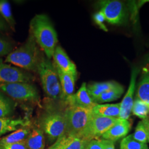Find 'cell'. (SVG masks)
Here are the masks:
<instances>
[{
	"mask_svg": "<svg viewBox=\"0 0 149 149\" xmlns=\"http://www.w3.org/2000/svg\"><path fill=\"white\" fill-rule=\"evenodd\" d=\"M101 140L104 146V149H116L114 142L103 139H101Z\"/></svg>",
	"mask_w": 149,
	"mask_h": 149,
	"instance_id": "obj_32",
	"label": "cell"
},
{
	"mask_svg": "<svg viewBox=\"0 0 149 149\" xmlns=\"http://www.w3.org/2000/svg\"><path fill=\"white\" fill-rule=\"evenodd\" d=\"M8 26L5 21L0 16V32L5 31L7 29Z\"/></svg>",
	"mask_w": 149,
	"mask_h": 149,
	"instance_id": "obj_33",
	"label": "cell"
},
{
	"mask_svg": "<svg viewBox=\"0 0 149 149\" xmlns=\"http://www.w3.org/2000/svg\"><path fill=\"white\" fill-rule=\"evenodd\" d=\"M54 65L57 69L66 74H74L77 76L76 65L71 60L68 54L61 46H57L53 56Z\"/></svg>",
	"mask_w": 149,
	"mask_h": 149,
	"instance_id": "obj_11",
	"label": "cell"
},
{
	"mask_svg": "<svg viewBox=\"0 0 149 149\" xmlns=\"http://www.w3.org/2000/svg\"><path fill=\"white\" fill-rule=\"evenodd\" d=\"M32 74L0 60V84L16 82L30 83L33 80Z\"/></svg>",
	"mask_w": 149,
	"mask_h": 149,
	"instance_id": "obj_9",
	"label": "cell"
},
{
	"mask_svg": "<svg viewBox=\"0 0 149 149\" xmlns=\"http://www.w3.org/2000/svg\"><path fill=\"white\" fill-rule=\"evenodd\" d=\"M31 133L28 128H19L13 133L0 139V146L15 144L25 140Z\"/></svg>",
	"mask_w": 149,
	"mask_h": 149,
	"instance_id": "obj_20",
	"label": "cell"
},
{
	"mask_svg": "<svg viewBox=\"0 0 149 149\" xmlns=\"http://www.w3.org/2000/svg\"><path fill=\"white\" fill-rule=\"evenodd\" d=\"M137 98L149 107V69L145 70L137 90Z\"/></svg>",
	"mask_w": 149,
	"mask_h": 149,
	"instance_id": "obj_21",
	"label": "cell"
},
{
	"mask_svg": "<svg viewBox=\"0 0 149 149\" xmlns=\"http://www.w3.org/2000/svg\"><path fill=\"white\" fill-rule=\"evenodd\" d=\"M15 103L0 91V118H7L15 109Z\"/></svg>",
	"mask_w": 149,
	"mask_h": 149,
	"instance_id": "obj_24",
	"label": "cell"
},
{
	"mask_svg": "<svg viewBox=\"0 0 149 149\" xmlns=\"http://www.w3.org/2000/svg\"><path fill=\"white\" fill-rule=\"evenodd\" d=\"M119 84L115 81H108L104 82H95L87 86V90L91 98L93 101L101 94L112 90Z\"/></svg>",
	"mask_w": 149,
	"mask_h": 149,
	"instance_id": "obj_18",
	"label": "cell"
},
{
	"mask_svg": "<svg viewBox=\"0 0 149 149\" xmlns=\"http://www.w3.org/2000/svg\"><path fill=\"white\" fill-rule=\"evenodd\" d=\"M124 90L122 86L119 84L116 87L112 88V90L101 94L93 102L97 104H100V103L116 101L121 97L124 92Z\"/></svg>",
	"mask_w": 149,
	"mask_h": 149,
	"instance_id": "obj_23",
	"label": "cell"
},
{
	"mask_svg": "<svg viewBox=\"0 0 149 149\" xmlns=\"http://www.w3.org/2000/svg\"><path fill=\"white\" fill-rule=\"evenodd\" d=\"M28 149H45V137L40 129H34L24 140Z\"/></svg>",
	"mask_w": 149,
	"mask_h": 149,
	"instance_id": "obj_19",
	"label": "cell"
},
{
	"mask_svg": "<svg viewBox=\"0 0 149 149\" xmlns=\"http://www.w3.org/2000/svg\"><path fill=\"white\" fill-rule=\"evenodd\" d=\"M134 139L139 142L149 143V119L148 118L139 122L133 134Z\"/></svg>",
	"mask_w": 149,
	"mask_h": 149,
	"instance_id": "obj_22",
	"label": "cell"
},
{
	"mask_svg": "<svg viewBox=\"0 0 149 149\" xmlns=\"http://www.w3.org/2000/svg\"><path fill=\"white\" fill-rule=\"evenodd\" d=\"M30 122L27 119H12L9 118H0V136L5 134L16 131L21 127L29 126Z\"/></svg>",
	"mask_w": 149,
	"mask_h": 149,
	"instance_id": "obj_16",
	"label": "cell"
},
{
	"mask_svg": "<svg viewBox=\"0 0 149 149\" xmlns=\"http://www.w3.org/2000/svg\"><path fill=\"white\" fill-rule=\"evenodd\" d=\"M120 149H148L149 147L147 144L139 142L135 140L133 134H132L123 139L120 144Z\"/></svg>",
	"mask_w": 149,
	"mask_h": 149,
	"instance_id": "obj_26",
	"label": "cell"
},
{
	"mask_svg": "<svg viewBox=\"0 0 149 149\" xmlns=\"http://www.w3.org/2000/svg\"><path fill=\"white\" fill-rule=\"evenodd\" d=\"M0 16L8 24L12 29L15 30L16 23L11 11V5L8 1L0 0Z\"/></svg>",
	"mask_w": 149,
	"mask_h": 149,
	"instance_id": "obj_25",
	"label": "cell"
},
{
	"mask_svg": "<svg viewBox=\"0 0 149 149\" xmlns=\"http://www.w3.org/2000/svg\"><path fill=\"white\" fill-rule=\"evenodd\" d=\"M84 149H104L101 139L86 141Z\"/></svg>",
	"mask_w": 149,
	"mask_h": 149,
	"instance_id": "obj_30",
	"label": "cell"
},
{
	"mask_svg": "<svg viewBox=\"0 0 149 149\" xmlns=\"http://www.w3.org/2000/svg\"><path fill=\"white\" fill-rule=\"evenodd\" d=\"M137 74V69H134L133 70L128 91L124 97L122 102L120 103V114L119 118L120 119L128 120L130 117L133 106L134 93L135 89V82Z\"/></svg>",
	"mask_w": 149,
	"mask_h": 149,
	"instance_id": "obj_12",
	"label": "cell"
},
{
	"mask_svg": "<svg viewBox=\"0 0 149 149\" xmlns=\"http://www.w3.org/2000/svg\"><path fill=\"white\" fill-rule=\"evenodd\" d=\"M86 141L65 134L48 149H84Z\"/></svg>",
	"mask_w": 149,
	"mask_h": 149,
	"instance_id": "obj_15",
	"label": "cell"
},
{
	"mask_svg": "<svg viewBox=\"0 0 149 149\" xmlns=\"http://www.w3.org/2000/svg\"><path fill=\"white\" fill-rule=\"evenodd\" d=\"M65 104L68 106L81 107L90 110H92L97 104L92 101L89 95L85 82L82 84L80 89L75 94L70 97Z\"/></svg>",
	"mask_w": 149,
	"mask_h": 149,
	"instance_id": "obj_10",
	"label": "cell"
},
{
	"mask_svg": "<svg viewBox=\"0 0 149 149\" xmlns=\"http://www.w3.org/2000/svg\"><path fill=\"white\" fill-rule=\"evenodd\" d=\"M40 57L37 44L32 34H30L22 45L7 55L5 62L28 71L36 72Z\"/></svg>",
	"mask_w": 149,
	"mask_h": 149,
	"instance_id": "obj_2",
	"label": "cell"
},
{
	"mask_svg": "<svg viewBox=\"0 0 149 149\" xmlns=\"http://www.w3.org/2000/svg\"><path fill=\"white\" fill-rule=\"evenodd\" d=\"M0 149H28L24 140L15 144H10L3 146H0Z\"/></svg>",
	"mask_w": 149,
	"mask_h": 149,
	"instance_id": "obj_31",
	"label": "cell"
},
{
	"mask_svg": "<svg viewBox=\"0 0 149 149\" xmlns=\"http://www.w3.org/2000/svg\"></svg>",
	"mask_w": 149,
	"mask_h": 149,
	"instance_id": "obj_34",
	"label": "cell"
},
{
	"mask_svg": "<svg viewBox=\"0 0 149 149\" xmlns=\"http://www.w3.org/2000/svg\"><path fill=\"white\" fill-rule=\"evenodd\" d=\"M100 11L106 21L115 25L125 24L128 19V10L125 4L119 1H101L99 2Z\"/></svg>",
	"mask_w": 149,
	"mask_h": 149,
	"instance_id": "obj_8",
	"label": "cell"
},
{
	"mask_svg": "<svg viewBox=\"0 0 149 149\" xmlns=\"http://www.w3.org/2000/svg\"><path fill=\"white\" fill-rule=\"evenodd\" d=\"M13 46L11 42L0 37V58L8 55L12 51Z\"/></svg>",
	"mask_w": 149,
	"mask_h": 149,
	"instance_id": "obj_28",
	"label": "cell"
},
{
	"mask_svg": "<svg viewBox=\"0 0 149 149\" xmlns=\"http://www.w3.org/2000/svg\"><path fill=\"white\" fill-rule=\"evenodd\" d=\"M0 90L12 99L19 101H38L39 99L37 87L31 83L0 84Z\"/></svg>",
	"mask_w": 149,
	"mask_h": 149,
	"instance_id": "obj_6",
	"label": "cell"
},
{
	"mask_svg": "<svg viewBox=\"0 0 149 149\" xmlns=\"http://www.w3.org/2000/svg\"><path fill=\"white\" fill-rule=\"evenodd\" d=\"M56 70L61 87V95L60 100L65 103L70 97L74 94L75 81L77 76L64 73L57 69Z\"/></svg>",
	"mask_w": 149,
	"mask_h": 149,
	"instance_id": "obj_14",
	"label": "cell"
},
{
	"mask_svg": "<svg viewBox=\"0 0 149 149\" xmlns=\"http://www.w3.org/2000/svg\"><path fill=\"white\" fill-rule=\"evenodd\" d=\"M66 120V134L79 138L93 116L92 110L68 106L64 111Z\"/></svg>",
	"mask_w": 149,
	"mask_h": 149,
	"instance_id": "obj_4",
	"label": "cell"
},
{
	"mask_svg": "<svg viewBox=\"0 0 149 149\" xmlns=\"http://www.w3.org/2000/svg\"><path fill=\"white\" fill-rule=\"evenodd\" d=\"M93 20L101 29L106 32L108 31L107 28L104 24V22L106 21L105 17L101 11H100L94 15Z\"/></svg>",
	"mask_w": 149,
	"mask_h": 149,
	"instance_id": "obj_29",
	"label": "cell"
},
{
	"mask_svg": "<svg viewBox=\"0 0 149 149\" xmlns=\"http://www.w3.org/2000/svg\"><path fill=\"white\" fill-rule=\"evenodd\" d=\"M30 32L47 58L51 59L57 47L58 39L56 32L48 16L43 14L34 16L30 22Z\"/></svg>",
	"mask_w": 149,
	"mask_h": 149,
	"instance_id": "obj_1",
	"label": "cell"
},
{
	"mask_svg": "<svg viewBox=\"0 0 149 149\" xmlns=\"http://www.w3.org/2000/svg\"><path fill=\"white\" fill-rule=\"evenodd\" d=\"M131 129V123L128 120L120 119L101 136L102 139L113 142L125 137Z\"/></svg>",
	"mask_w": 149,
	"mask_h": 149,
	"instance_id": "obj_13",
	"label": "cell"
},
{
	"mask_svg": "<svg viewBox=\"0 0 149 149\" xmlns=\"http://www.w3.org/2000/svg\"><path fill=\"white\" fill-rule=\"evenodd\" d=\"M120 103L97 104L92 112L93 115L104 117L119 119Z\"/></svg>",
	"mask_w": 149,
	"mask_h": 149,
	"instance_id": "obj_17",
	"label": "cell"
},
{
	"mask_svg": "<svg viewBox=\"0 0 149 149\" xmlns=\"http://www.w3.org/2000/svg\"><path fill=\"white\" fill-rule=\"evenodd\" d=\"M119 120L120 119L104 117L93 114L87 125L78 138L85 141L98 140Z\"/></svg>",
	"mask_w": 149,
	"mask_h": 149,
	"instance_id": "obj_7",
	"label": "cell"
},
{
	"mask_svg": "<svg viewBox=\"0 0 149 149\" xmlns=\"http://www.w3.org/2000/svg\"><path fill=\"white\" fill-rule=\"evenodd\" d=\"M43 90L50 98L60 99L61 87L56 69L50 59L41 55L38 66Z\"/></svg>",
	"mask_w": 149,
	"mask_h": 149,
	"instance_id": "obj_3",
	"label": "cell"
},
{
	"mask_svg": "<svg viewBox=\"0 0 149 149\" xmlns=\"http://www.w3.org/2000/svg\"><path fill=\"white\" fill-rule=\"evenodd\" d=\"M40 129L49 140L53 141L66 133L65 113L59 110H49L45 112L39 120Z\"/></svg>",
	"mask_w": 149,
	"mask_h": 149,
	"instance_id": "obj_5",
	"label": "cell"
},
{
	"mask_svg": "<svg viewBox=\"0 0 149 149\" xmlns=\"http://www.w3.org/2000/svg\"><path fill=\"white\" fill-rule=\"evenodd\" d=\"M132 111L134 115L143 120L148 118L149 112V107L144 102L136 98L134 101Z\"/></svg>",
	"mask_w": 149,
	"mask_h": 149,
	"instance_id": "obj_27",
	"label": "cell"
}]
</instances>
